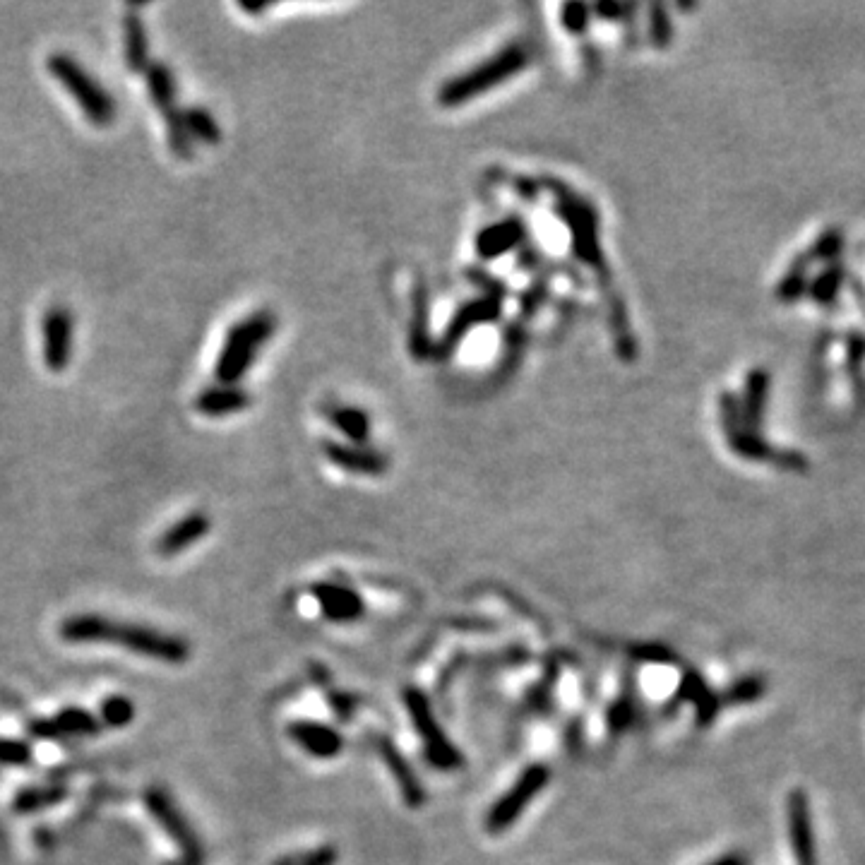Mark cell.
Returning a JSON list of instances; mask_svg holds the SVG:
<instances>
[{
	"mask_svg": "<svg viewBox=\"0 0 865 865\" xmlns=\"http://www.w3.org/2000/svg\"><path fill=\"white\" fill-rule=\"evenodd\" d=\"M61 637L70 644H118L130 652L164 664H186L190 659V644L178 635H169L135 623H118L94 613H82L63 620Z\"/></svg>",
	"mask_w": 865,
	"mask_h": 865,
	"instance_id": "obj_1",
	"label": "cell"
},
{
	"mask_svg": "<svg viewBox=\"0 0 865 865\" xmlns=\"http://www.w3.org/2000/svg\"><path fill=\"white\" fill-rule=\"evenodd\" d=\"M274 332H277V315L272 310H258L231 325L217 356V368H214L219 383L236 385L253 368L262 346L270 342Z\"/></svg>",
	"mask_w": 865,
	"mask_h": 865,
	"instance_id": "obj_2",
	"label": "cell"
},
{
	"mask_svg": "<svg viewBox=\"0 0 865 865\" xmlns=\"http://www.w3.org/2000/svg\"><path fill=\"white\" fill-rule=\"evenodd\" d=\"M532 63V53L524 44H507L503 51L493 53L488 61H483L467 73L457 75L438 92V101L443 106H462L476 99L483 92H491L498 85H505L512 75L522 73Z\"/></svg>",
	"mask_w": 865,
	"mask_h": 865,
	"instance_id": "obj_3",
	"label": "cell"
},
{
	"mask_svg": "<svg viewBox=\"0 0 865 865\" xmlns=\"http://www.w3.org/2000/svg\"><path fill=\"white\" fill-rule=\"evenodd\" d=\"M46 68H49L53 80L73 97L89 123L97 125V128H106V125L116 121L118 106L109 94V89L101 85L89 70L82 68L73 56H68V53H51Z\"/></svg>",
	"mask_w": 865,
	"mask_h": 865,
	"instance_id": "obj_4",
	"label": "cell"
},
{
	"mask_svg": "<svg viewBox=\"0 0 865 865\" xmlns=\"http://www.w3.org/2000/svg\"><path fill=\"white\" fill-rule=\"evenodd\" d=\"M404 705L409 709L411 724H414L416 733H419L421 741L426 743L423 755H426L428 765L440 769V772H457L459 767H464L462 753L447 741L438 719H435L428 697L423 695L419 688H407L404 690Z\"/></svg>",
	"mask_w": 865,
	"mask_h": 865,
	"instance_id": "obj_5",
	"label": "cell"
},
{
	"mask_svg": "<svg viewBox=\"0 0 865 865\" xmlns=\"http://www.w3.org/2000/svg\"><path fill=\"white\" fill-rule=\"evenodd\" d=\"M548 779H551V769L544 762H534L519 774L515 784L507 789V793L491 805L486 815V829L491 834H503L519 820V815L527 810V805L546 789Z\"/></svg>",
	"mask_w": 865,
	"mask_h": 865,
	"instance_id": "obj_6",
	"label": "cell"
},
{
	"mask_svg": "<svg viewBox=\"0 0 865 865\" xmlns=\"http://www.w3.org/2000/svg\"><path fill=\"white\" fill-rule=\"evenodd\" d=\"M145 803L149 815L164 827V832L176 841L178 849L183 853V865H202L205 863V849H202V841L195 834L193 825L188 822V817L183 815V810L178 808V803L166 793L161 786H149L145 791Z\"/></svg>",
	"mask_w": 865,
	"mask_h": 865,
	"instance_id": "obj_7",
	"label": "cell"
},
{
	"mask_svg": "<svg viewBox=\"0 0 865 865\" xmlns=\"http://www.w3.org/2000/svg\"><path fill=\"white\" fill-rule=\"evenodd\" d=\"M44 334V363L51 373H63L73 356L75 318L65 306H53L41 322Z\"/></svg>",
	"mask_w": 865,
	"mask_h": 865,
	"instance_id": "obj_8",
	"label": "cell"
},
{
	"mask_svg": "<svg viewBox=\"0 0 865 865\" xmlns=\"http://www.w3.org/2000/svg\"><path fill=\"white\" fill-rule=\"evenodd\" d=\"M786 822H789L791 851L798 865H817V846L810 798L803 789H793L786 796Z\"/></svg>",
	"mask_w": 865,
	"mask_h": 865,
	"instance_id": "obj_9",
	"label": "cell"
},
{
	"mask_svg": "<svg viewBox=\"0 0 865 865\" xmlns=\"http://www.w3.org/2000/svg\"><path fill=\"white\" fill-rule=\"evenodd\" d=\"M313 596L318 601L322 616L332 623H354L363 616L366 604L354 589L344 587V584L320 582L313 587Z\"/></svg>",
	"mask_w": 865,
	"mask_h": 865,
	"instance_id": "obj_10",
	"label": "cell"
},
{
	"mask_svg": "<svg viewBox=\"0 0 865 865\" xmlns=\"http://www.w3.org/2000/svg\"><path fill=\"white\" fill-rule=\"evenodd\" d=\"M375 748H378V755L383 757L385 767L390 769L392 779L397 781L399 793H402V798L407 801L409 808H421L423 803H426V789H423V784L416 777V772L411 769V765L407 762V757L397 750V745L390 741V738H378V743H375Z\"/></svg>",
	"mask_w": 865,
	"mask_h": 865,
	"instance_id": "obj_11",
	"label": "cell"
},
{
	"mask_svg": "<svg viewBox=\"0 0 865 865\" xmlns=\"http://www.w3.org/2000/svg\"><path fill=\"white\" fill-rule=\"evenodd\" d=\"M210 529L212 519L207 512H190V515L178 519L176 524H171V527L159 536L157 553L166 558L178 556V553H183L186 548L198 544L200 539H205V536L210 534Z\"/></svg>",
	"mask_w": 865,
	"mask_h": 865,
	"instance_id": "obj_12",
	"label": "cell"
},
{
	"mask_svg": "<svg viewBox=\"0 0 865 865\" xmlns=\"http://www.w3.org/2000/svg\"><path fill=\"white\" fill-rule=\"evenodd\" d=\"M294 741L306 750L308 755L320 757V760H332L344 750V741L332 726L320 724V721H294L286 729Z\"/></svg>",
	"mask_w": 865,
	"mask_h": 865,
	"instance_id": "obj_13",
	"label": "cell"
},
{
	"mask_svg": "<svg viewBox=\"0 0 865 865\" xmlns=\"http://www.w3.org/2000/svg\"><path fill=\"white\" fill-rule=\"evenodd\" d=\"M250 404H253V397L238 385H217L202 390L200 395L195 397L193 407L198 414L207 416V419H222V416L241 414Z\"/></svg>",
	"mask_w": 865,
	"mask_h": 865,
	"instance_id": "obj_14",
	"label": "cell"
},
{
	"mask_svg": "<svg viewBox=\"0 0 865 865\" xmlns=\"http://www.w3.org/2000/svg\"><path fill=\"white\" fill-rule=\"evenodd\" d=\"M769 395V375L762 368L748 373L745 378V395L738 402V411H741V426L745 433L760 435L762 438V419H765V404Z\"/></svg>",
	"mask_w": 865,
	"mask_h": 865,
	"instance_id": "obj_15",
	"label": "cell"
},
{
	"mask_svg": "<svg viewBox=\"0 0 865 865\" xmlns=\"http://www.w3.org/2000/svg\"><path fill=\"white\" fill-rule=\"evenodd\" d=\"M325 455L330 457L332 464H337L339 469L351 471V474H383L387 469V459H383L378 452L368 450L363 445H349V443H330L325 445Z\"/></svg>",
	"mask_w": 865,
	"mask_h": 865,
	"instance_id": "obj_16",
	"label": "cell"
},
{
	"mask_svg": "<svg viewBox=\"0 0 865 865\" xmlns=\"http://www.w3.org/2000/svg\"><path fill=\"white\" fill-rule=\"evenodd\" d=\"M519 241H522V224H517L515 219H507V222L488 226V229L476 238V248H479V255L491 260L515 248Z\"/></svg>",
	"mask_w": 865,
	"mask_h": 865,
	"instance_id": "obj_17",
	"label": "cell"
},
{
	"mask_svg": "<svg viewBox=\"0 0 865 865\" xmlns=\"http://www.w3.org/2000/svg\"><path fill=\"white\" fill-rule=\"evenodd\" d=\"M123 37H125V65H128L130 73H142L149 68V41H147V29L142 25L140 15L128 13L123 25Z\"/></svg>",
	"mask_w": 865,
	"mask_h": 865,
	"instance_id": "obj_18",
	"label": "cell"
},
{
	"mask_svg": "<svg viewBox=\"0 0 865 865\" xmlns=\"http://www.w3.org/2000/svg\"><path fill=\"white\" fill-rule=\"evenodd\" d=\"M68 798V786L65 784H49V786H27L15 796L13 810L20 815H32L39 810L53 808V805L63 803Z\"/></svg>",
	"mask_w": 865,
	"mask_h": 865,
	"instance_id": "obj_19",
	"label": "cell"
},
{
	"mask_svg": "<svg viewBox=\"0 0 865 865\" xmlns=\"http://www.w3.org/2000/svg\"><path fill=\"white\" fill-rule=\"evenodd\" d=\"M495 315H498V301H493V298H479V301L467 303V306L459 310L457 318L450 322V330L445 334V349H452V344L469 330V325L493 320Z\"/></svg>",
	"mask_w": 865,
	"mask_h": 865,
	"instance_id": "obj_20",
	"label": "cell"
},
{
	"mask_svg": "<svg viewBox=\"0 0 865 865\" xmlns=\"http://www.w3.org/2000/svg\"><path fill=\"white\" fill-rule=\"evenodd\" d=\"M145 73L147 92L152 104L164 113L176 109V77H173L171 70L166 68L164 63H154L149 65Z\"/></svg>",
	"mask_w": 865,
	"mask_h": 865,
	"instance_id": "obj_21",
	"label": "cell"
},
{
	"mask_svg": "<svg viewBox=\"0 0 865 865\" xmlns=\"http://www.w3.org/2000/svg\"><path fill=\"white\" fill-rule=\"evenodd\" d=\"M327 416H330L332 426L354 445H363L368 435H371V423H368V416L361 409L332 407L327 409Z\"/></svg>",
	"mask_w": 865,
	"mask_h": 865,
	"instance_id": "obj_22",
	"label": "cell"
},
{
	"mask_svg": "<svg viewBox=\"0 0 865 865\" xmlns=\"http://www.w3.org/2000/svg\"><path fill=\"white\" fill-rule=\"evenodd\" d=\"M863 361H865V337L861 332L846 334V375L851 378L853 399L858 407H865V378H863Z\"/></svg>",
	"mask_w": 865,
	"mask_h": 865,
	"instance_id": "obj_23",
	"label": "cell"
},
{
	"mask_svg": "<svg viewBox=\"0 0 865 865\" xmlns=\"http://www.w3.org/2000/svg\"><path fill=\"white\" fill-rule=\"evenodd\" d=\"M813 267V260L808 258V253H801L796 260L791 262L789 270L777 286V298L781 303H796L798 298L805 296L808 291V272Z\"/></svg>",
	"mask_w": 865,
	"mask_h": 865,
	"instance_id": "obj_24",
	"label": "cell"
},
{
	"mask_svg": "<svg viewBox=\"0 0 865 865\" xmlns=\"http://www.w3.org/2000/svg\"><path fill=\"white\" fill-rule=\"evenodd\" d=\"M767 692V680L757 673L750 676H741L719 695L721 707H741V705H753V702L762 700Z\"/></svg>",
	"mask_w": 865,
	"mask_h": 865,
	"instance_id": "obj_25",
	"label": "cell"
},
{
	"mask_svg": "<svg viewBox=\"0 0 865 865\" xmlns=\"http://www.w3.org/2000/svg\"><path fill=\"white\" fill-rule=\"evenodd\" d=\"M183 121L193 142L198 140L202 145H219L222 142V128H219L217 118L202 106H188L183 109Z\"/></svg>",
	"mask_w": 865,
	"mask_h": 865,
	"instance_id": "obj_26",
	"label": "cell"
},
{
	"mask_svg": "<svg viewBox=\"0 0 865 865\" xmlns=\"http://www.w3.org/2000/svg\"><path fill=\"white\" fill-rule=\"evenodd\" d=\"M846 279V270L839 265V262H832V265H827V270H822L813 282H808V294L813 298L815 303H820V306H832L834 301H837L841 284H844Z\"/></svg>",
	"mask_w": 865,
	"mask_h": 865,
	"instance_id": "obj_27",
	"label": "cell"
},
{
	"mask_svg": "<svg viewBox=\"0 0 865 865\" xmlns=\"http://www.w3.org/2000/svg\"><path fill=\"white\" fill-rule=\"evenodd\" d=\"M53 721L61 729L63 738L65 736H97L99 733V721L92 712L82 707H65L63 712H58Z\"/></svg>",
	"mask_w": 865,
	"mask_h": 865,
	"instance_id": "obj_28",
	"label": "cell"
},
{
	"mask_svg": "<svg viewBox=\"0 0 865 865\" xmlns=\"http://www.w3.org/2000/svg\"><path fill=\"white\" fill-rule=\"evenodd\" d=\"M166 137H169V149L178 159H193V137H190L186 121H183L181 109H171L164 113Z\"/></svg>",
	"mask_w": 865,
	"mask_h": 865,
	"instance_id": "obj_29",
	"label": "cell"
},
{
	"mask_svg": "<svg viewBox=\"0 0 865 865\" xmlns=\"http://www.w3.org/2000/svg\"><path fill=\"white\" fill-rule=\"evenodd\" d=\"M841 248H844V236H841L839 229L832 226V229L822 231L805 253H808V258L813 262H827V265H832V262H837Z\"/></svg>",
	"mask_w": 865,
	"mask_h": 865,
	"instance_id": "obj_30",
	"label": "cell"
},
{
	"mask_svg": "<svg viewBox=\"0 0 865 865\" xmlns=\"http://www.w3.org/2000/svg\"><path fill=\"white\" fill-rule=\"evenodd\" d=\"M99 714L106 726H111V729H123V726H128L130 721L135 719V705L128 700V697L113 695L109 700L101 702Z\"/></svg>",
	"mask_w": 865,
	"mask_h": 865,
	"instance_id": "obj_31",
	"label": "cell"
},
{
	"mask_svg": "<svg viewBox=\"0 0 865 865\" xmlns=\"http://www.w3.org/2000/svg\"><path fill=\"white\" fill-rule=\"evenodd\" d=\"M606 721L611 736H623V733H628L632 729V724H635V702H632L628 692L620 695L618 700L608 707Z\"/></svg>",
	"mask_w": 865,
	"mask_h": 865,
	"instance_id": "obj_32",
	"label": "cell"
},
{
	"mask_svg": "<svg viewBox=\"0 0 865 865\" xmlns=\"http://www.w3.org/2000/svg\"><path fill=\"white\" fill-rule=\"evenodd\" d=\"M692 705H695V721L700 729H705V726H712L714 721H717L719 712H721V700H719V692H714L709 685H705L700 692L695 695V700H692Z\"/></svg>",
	"mask_w": 865,
	"mask_h": 865,
	"instance_id": "obj_33",
	"label": "cell"
},
{
	"mask_svg": "<svg viewBox=\"0 0 865 865\" xmlns=\"http://www.w3.org/2000/svg\"><path fill=\"white\" fill-rule=\"evenodd\" d=\"M34 757L32 745L25 741H15V738H0V762L3 765H29Z\"/></svg>",
	"mask_w": 865,
	"mask_h": 865,
	"instance_id": "obj_34",
	"label": "cell"
},
{
	"mask_svg": "<svg viewBox=\"0 0 865 865\" xmlns=\"http://www.w3.org/2000/svg\"><path fill=\"white\" fill-rule=\"evenodd\" d=\"M632 656L640 661H654V664H673L676 661V654L661 644H637V647H632Z\"/></svg>",
	"mask_w": 865,
	"mask_h": 865,
	"instance_id": "obj_35",
	"label": "cell"
},
{
	"mask_svg": "<svg viewBox=\"0 0 865 865\" xmlns=\"http://www.w3.org/2000/svg\"><path fill=\"white\" fill-rule=\"evenodd\" d=\"M356 702L359 700H356L354 695H349V692H337V690L330 692V705L334 707V712H337V717L342 721L354 719Z\"/></svg>",
	"mask_w": 865,
	"mask_h": 865,
	"instance_id": "obj_36",
	"label": "cell"
},
{
	"mask_svg": "<svg viewBox=\"0 0 865 865\" xmlns=\"http://www.w3.org/2000/svg\"><path fill=\"white\" fill-rule=\"evenodd\" d=\"M587 13H589L587 5H565L563 8L565 27H568L570 32H584V27H587V20H589Z\"/></svg>",
	"mask_w": 865,
	"mask_h": 865,
	"instance_id": "obj_37",
	"label": "cell"
},
{
	"mask_svg": "<svg viewBox=\"0 0 865 865\" xmlns=\"http://www.w3.org/2000/svg\"><path fill=\"white\" fill-rule=\"evenodd\" d=\"M29 733H32L34 738H41V741H58V738H63L61 729H58V724L53 719L29 721Z\"/></svg>",
	"mask_w": 865,
	"mask_h": 865,
	"instance_id": "obj_38",
	"label": "cell"
},
{
	"mask_svg": "<svg viewBox=\"0 0 865 865\" xmlns=\"http://www.w3.org/2000/svg\"><path fill=\"white\" fill-rule=\"evenodd\" d=\"M337 863V849L332 844L320 846V849L306 853L301 865H334Z\"/></svg>",
	"mask_w": 865,
	"mask_h": 865,
	"instance_id": "obj_39",
	"label": "cell"
},
{
	"mask_svg": "<svg viewBox=\"0 0 865 865\" xmlns=\"http://www.w3.org/2000/svg\"><path fill=\"white\" fill-rule=\"evenodd\" d=\"M568 745H570V753H577L582 745V721L580 719H572L568 726Z\"/></svg>",
	"mask_w": 865,
	"mask_h": 865,
	"instance_id": "obj_40",
	"label": "cell"
},
{
	"mask_svg": "<svg viewBox=\"0 0 865 865\" xmlns=\"http://www.w3.org/2000/svg\"><path fill=\"white\" fill-rule=\"evenodd\" d=\"M709 865H748V858H745L743 853H726V856L717 858V861H712Z\"/></svg>",
	"mask_w": 865,
	"mask_h": 865,
	"instance_id": "obj_41",
	"label": "cell"
},
{
	"mask_svg": "<svg viewBox=\"0 0 865 865\" xmlns=\"http://www.w3.org/2000/svg\"><path fill=\"white\" fill-rule=\"evenodd\" d=\"M303 858H306V853H289V856L277 858L272 865H301Z\"/></svg>",
	"mask_w": 865,
	"mask_h": 865,
	"instance_id": "obj_42",
	"label": "cell"
},
{
	"mask_svg": "<svg viewBox=\"0 0 865 865\" xmlns=\"http://www.w3.org/2000/svg\"><path fill=\"white\" fill-rule=\"evenodd\" d=\"M166 865H183V863H166Z\"/></svg>",
	"mask_w": 865,
	"mask_h": 865,
	"instance_id": "obj_43",
	"label": "cell"
}]
</instances>
